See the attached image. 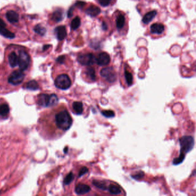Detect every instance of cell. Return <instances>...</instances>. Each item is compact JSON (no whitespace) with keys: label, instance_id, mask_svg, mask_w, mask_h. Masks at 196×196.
<instances>
[{"label":"cell","instance_id":"1","mask_svg":"<svg viewBox=\"0 0 196 196\" xmlns=\"http://www.w3.org/2000/svg\"><path fill=\"white\" fill-rule=\"evenodd\" d=\"M73 120L68 111L62 108H54L40 117L39 124L41 131H50L48 136L54 137V132H65L71 127Z\"/></svg>","mask_w":196,"mask_h":196},{"label":"cell","instance_id":"2","mask_svg":"<svg viewBox=\"0 0 196 196\" xmlns=\"http://www.w3.org/2000/svg\"><path fill=\"white\" fill-rule=\"evenodd\" d=\"M37 102L38 105L44 107H49L55 105L58 102V98L55 94H41L37 96Z\"/></svg>","mask_w":196,"mask_h":196},{"label":"cell","instance_id":"3","mask_svg":"<svg viewBox=\"0 0 196 196\" xmlns=\"http://www.w3.org/2000/svg\"><path fill=\"white\" fill-rule=\"evenodd\" d=\"M181 145V154L185 155V154L190 152L193 148L194 145V138L191 136H185L179 139Z\"/></svg>","mask_w":196,"mask_h":196},{"label":"cell","instance_id":"4","mask_svg":"<svg viewBox=\"0 0 196 196\" xmlns=\"http://www.w3.org/2000/svg\"><path fill=\"white\" fill-rule=\"evenodd\" d=\"M55 85L56 87L62 90L68 89L71 85V79L67 74H60L56 78Z\"/></svg>","mask_w":196,"mask_h":196},{"label":"cell","instance_id":"5","mask_svg":"<svg viewBox=\"0 0 196 196\" xmlns=\"http://www.w3.org/2000/svg\"><path fill=\"white\" fill-rule=\"evenodd\" d=\"M25 78V74L21 70H17L10 73L8 81L11 85L17 86L23 82Z\"/></svg>","mask_w":196,"mask_h":196},{"label":"cell","instance_id":"6","mask_svg":"<svg viewBox=\"0 0 196 196\" xmlns=\"http://www.w3.org/2000/svg\"><path fill=\"white\" fill-rule=\"evenodd\" d=\"M31 63L30 56L25 51H20L18 55V65L20 70H27Z\"/></svg>","mask_w":196,"mask_h":196},{"label":"cell","instance_id":"7","mask_svg":"<svg viewBox=\"0 0 196 196\" xmlns=\"http://www.w3.org/2000/svg\"><path fill=\"white\" fill-rule=\"evenodd\" d=\"M78 62L83 66H90L96 63V57L93 54L88 52L82 54L78 56Z\"/></svg>","mask_w":196,"mask_h":196},{"label":"cell","instance_id":"8","mask_svg":"<svg viewBox=\"0 0 196 196\" xmlns=\"http://www.w3.org/2000/svg\"><path fill=\"white\" fill-rule=\"evenodd\" d=\"M100 75L110 83L114 82L117 78L114 68L111 67L102 68L101 70Z\"/></svg>","mask_w":196,"mask_h":196},{"label":"cell","instance_id":"9","mask_svg":"<svg viewBox=\"0 0 196 196\" xmlns=\"http://www.w3.org/2000/svg\"><path fill=\"white\" fill-rule=\"evenodd\" d=\"M115 25L119 32L123 31L127 25V18L124 13L118 12L115 17Z\"/></svg>","mask_w":196,"mask_h":196},{"label":"cell","instance_id":"10","mask_svg":"<svg viewBox=\"0 0 196 196\" xmlns=\"http://www.w3.org/2000/svg\"><path fill=\"white\" fill-rule=\"evenodd\" d=\"M110 58L109 54L105 52H101L96 58V63L101 66H104L110 64Z\"/></svg>","mask_w":196,"mask_h":196},{"label":"cell","instance_id":"11","mask_svg":"<svg viewBox=\"0 0 196 196\" xmlns=\"http://www.w3.org/2000/svg\"><path fill=\"white\" fill-rule=\"evenodd\" d=\"M6 18L7 20L9 21V23L12 24H17L18 23L20 17H19V14L17 12L13 10H10L5 14Z\"/></svg>","mask_w":196,"mask_h":196},{"label":"cell","instance_id":"12","mask_svg":"<svg viewBox=\"0 0 196 196\" xmlns=\"http://www.w3.org/2000/svg\"><path fill=\"white\" fill-rule=\"evenodd\" d=\"M164 25L162 23H154L150 26V32L152 34L160 35L164 32Z\"/></svg>","mask_w":196,"mask_h":196},{"label":"cell","instance_id":"13","mask_svg":"<svg viewBox=\"0 0 196 196\" xmlns=\"http://www.w3.org/2000/svg\"><path fill=\"white\" fill-rule=\"evenodd\" d=\"M91 190V188L90 187L85 184H82V183H79L78 185L76 186L75 189V193L77 194H86L87 193L90 192Z\"/></svg>","mask_w":196,"mask_h":196},{"label":"cell","instance_id":"14","mask_svg":"<svg viewBox=\"0 0 196 196\" xmlns=\"http://www.w3.org/2000/svg\"><path fill=\"white\" fill-rule=\"evenodd\" d=\"M86 13L92 17H94L100 13L101 10L98 6L94 5H90L88 6V8L86 9L85 11Z\"/></svg>","mask_w":196,"mask_h":196},{"label":"cell","instance_id":"15","mask_svg":"<svg viewBox=\"0 0 196 196\" xmlns=\"http://www.w3.org/2000/svg\"><path fill=\"white\" fill-rule=\"evenodd\" d=\"M56 37L59 40H63L67 36L66 29L64 26H60L55 29Z\"/></svg>","mask_w":196,"mask_h":196},{"label":"cell","instance_id":"16","mask_svg":"<svg viewBox=\"0 0 196 196\" xmlns=\"http://www.w3.org/2000/svg\"><path fill=\"white\" fill-rule=\"evenodd\" d=\"M156 14H157V12L156 10H152L147 13L143 18L142 20L143 23L145 24H148L153 20V18L155 17Z\"/></svg>","mask_w":196,"mask_h":196},{"label":"cell","instance_id":"17","mask_svg":"<svg viewBox=\"0 0 196 196\" xmlns=\"http://www.w3.org/2000/svg\"><path fill=\"white\" fill-rule=\"evenodd\" d=\"M8 60L10 66L12 67H15L18 65V55L14 52H12L8 56Z\"/></svg>","mask_w":196,"mask_h":196},{"label":"cell","instance_id":"18","mask_svg":"<svg viewBox=\"0 0 196 196\" xmlns=\"http://www.w3.org/2000/svg\"><path fill=\"white\" fill-rule=\"evenodd\" d=\"M85 75L86 77L91 81H96V72L94 69L92 67H87L85 70Z\"/></svg>","mask_w":196,"mask_h":196},{"label":"cell","instance_id":"19","mask_svg":"<svg viewBox=\"0 0 196 196\" xmlns=\"http://www.w3.org/2000/svg\"><path fill=\"white\" fill-rule=\"evenodd\" d=\"M9 105L6 103L0 104V116L2 117H6L9 113Z\"/></svg>","mask_w":196,"mask_h":196},{"label":"cell","instance_id":"20","mask_svg":"<svg viewBox=\"0 0 196 196\" xmlns=\"http://www.w3.org/2000/svg\"><path fill=\"white\" fill-rule=\"evenodd\" d=\"M73 108L74 112L77 114H81L83 111V104L81 102L75 101L73 104Z\"/></svg>","mask_w":196,"mask_h":196},{"label":"cell","instance_id":"21","mask_svg":"<svg viewBox=\"0 0 196 196\" xmlns=\"http://www.w3.org/2000/svg\"><path fill=\"white\" fill-rule=\"evenodd\" d=\"M63 17V13L62 10H57L52 14V19L56 22L60 21Z\"/></svg>","mask_w":196,"mask_h":196},{"label":"cell","instance_id":"22","mask_svg":"<svg viewBox=\"0 0 196 196\" xmlns=\"http://www.w3.org/2000/svg\"><path fill=\"white\" fill-rule=\"evenodd\" d=\"M0 34L2 35L3 37H5L6 38H9V39H13L15 37L13 33L10 32L8 29H6V27L0 29Z\"/></svg>","mask_w":196,"mask_h":196},{"label":"cell","instance_id":"23","mask_svg":"<svg viewBox=\"0 0 196 196\" xmlns=\"http://www.w3.org/2000/svg\"><path fill=\"white\" fill-rule=\"evenodd\" d=\"M81 23V21L80 17L78 16L75 17L72 20L71 24H70V27H71V29L76 30L77 29L80 27Z\"/></svg>","mask_w":196,"mask_h":196},{"label":"cell","instance_id":"24","mask_svg":"<svg viewBox=\"0 0 196 196\" xmlns=\"http://www.w3.org/2000/svg\"><path fill=\"white\" fill-rule=\"evenodd\" d=\"M108 191L112 194L117 195L121 193V189L120 187L115 186L113 184H110L109 186Z\"/></svg>","mask_w":196,"mask_h":196},{"label":"cell","instance_id":"25","mask_svg":"<svg viewBox=\"0 0 196 196\" xmlns=\"http://www.w3.org/2000/svg\"><path fill=\"white\" fill-rule=\"evenodd\" d=\"M34 31L37 34L43 36L46 33V29L43 26H42L41 24H38L34 28Z\"/></svg>","mask_w":196,"mask_h":196},{"label":"cell","instance_id":"26","mask_svg":"<svg viewBox=\"0 0 196 196\" xmlns=\"http://www.w3.org/2000/svg\"><path fill=\"white\" fill-rule=\"evenodd\" d=\"M124 76L128 86H131L133 83V75L132 74L128 71V70H125L124 73Z\"/></svg>","mask_w":196,"mask_h":196},{"label":"cell","instance_id":"27","mask_svg":"<svg viewBox=\"0 0 196 196\" xmlns=\"http://www.w3.org/2000/svg\"><path fill=\"white\" fill-rule=\"evenodd\" d=\"M25 87L27 89L33 90H37L39 88L38 84L35 81H31L28 82L25 85Z\"/></svg>","mask_w":196,"mask_h":196},{"label":"cell","instance_id":"28","mask_svg":"<svg viewBox=\"0 0 196 196\" xmlns=\"http://www.w3.org/2000/svg\"><path fill=\"white\" fill-rule=\"evenodd\" d=\"M93 183L94 186H96V187L99 188L101 190H106L107 189V187H106V185L105 184V183L102 182V181H93Z\"/></svg>","mask_w":196,"mask_h":196},{"label":"cell","instance_id":"29","mask_svg":"<svg viewBox=\"0 0 196 196\" xmlns=\"http://www.w3.org/2000/svg\"><path fill=\"white\" fill-rule=\"evenodd\" d=\"M114 0H97L98 3L103 7H106L113 3Z\"/></svg>","mask_w":196,"mask_h":196},{"label":"cell","instance_id":"30","mask_svg":"<svg viewBox=\"0 0 196 196\" xmlns=\"http://www.w3.org/2000/svg\"><path fill=\"white\" fill-rule=\"evenodd\" d=\"M101 113L104 116L106 117H108V118H110V117H113L115 116L114 114V112L112 110H102L101 112Z\"/></svg>","mask_w":196,"mask_h":196},{"label":"cell","instance_id":"31","mask_svg":"<svg viewBox=\"0 0 196 196\" xmlns=\"http://www.w3.org/2000/svg\"><path fill=\"white\" fill-rule=\"evenodd\" d=\"M185 158V155L180 154L179 157L177 158H175V159L173 160V163L174 165H177V164H180V163H181L183 161Z\"/></svg>","mask_w":196,"mask_h":196},{"label":"cell","instance_id":"32","mask_svg":"<svg viewBox=\"0 0 196 196\" xmlns=\"http://www.w3.org/2000/svg\"><path fill=\"white\" fill-rule=\"evenodd\" d=\"M74 174L72 173H70L69 174H68L67 176L64 179V184L68 185L74 179Z\"/></svg>","mask_w":196,"mask_h":196},{"label":"cell","instance_id":"33","mask_svg":"<svg viewBox=\"0 0 196 196\" xmlns=\"http://www.w3.org/2000/svg\"><path fill=\"white\" fill-rule=\"evenodd\" d=\"M88 171H89V170L86 167H82L81 170H80V171H79V177H81L82 175H83L84 174H86L87 172H88Z\"/></svg>","mask_w":196,"mask_h":196},{"label":"cell","instance_id":"34","mask_svg":"<svg viewBox=\"0 0 196 196\" xmlns=\"http://www.w3.org/2000/svg\"><path fill=\"white\" fill-rule=\"evenodd\" d=\"M144 175V173H142V172H140V173L137 174L135 175H132V177L133 178H135V179H140V178H142V177H143Z\"/></svg>","mask_w":196,"mask_h":196},{"label":"cell","instance_id":"35","mask_svg":"<svg viewBox=\"0 0 196 196\" xmlns=\"http://www.w3.org/2000/svg\"><path fill=\"white\" fill-rule=\"evenodd\" d=\"M5 27H6V24L4 21L3 20L0 18V29L2 28H5Z\"/></svg>","mask_w":196,"mask_h":196}]
</instances>
